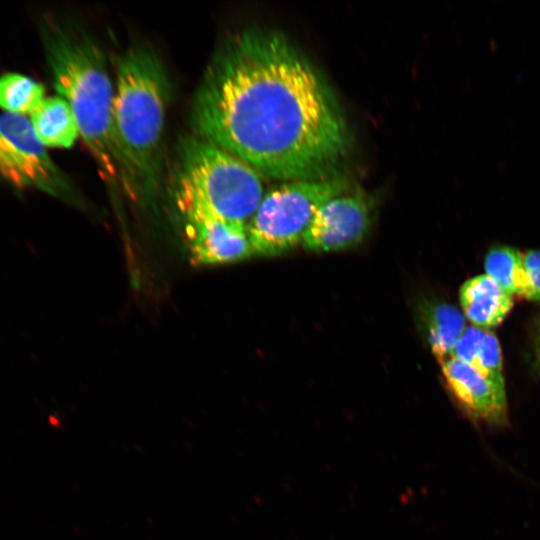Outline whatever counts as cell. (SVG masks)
Here are the masks:
<instances>
[{
    "mask_svg": "<svg viewBox=\"0 0 540 540\" xmlns=\"http://www.w3.org/2000/svg\"><path fill=\"white\" fill-rule=\"evenodd\" d=\"M198 137L267 176L326 178L348 147V130L328 87L280 33L250 28L225 39L199 84Z\"/></svg>",
    "mask_w": 540,
    "mask_h": 540,
    "instance_id": "obj_1",
    "label": "cell"
},
{
    "mask_svg": "<svg viewBox=\"0 0 540 540\" xmlns=\"http://www.w3.org/2000/svg\"><path fill=\"white\" fill-rule=\"evenodd\" d=\"M170 83L157 54L145 46L125 51L116 63L111 136L119 182L134 200L156 197L162 176V138Z\"/></svg>",
    "mask_w": 540,
    "mask_h": 540,
    "instance_id": "obj_2",
    "label": "cell"
},
{
    "mask_svg": "<svg viewBox=\"0 0 540 540\" xmlns=\"http://www.w3.org/2000/svg\"><path fill=\"white\" fill-rule=\"evenodd\" d=\"M40 34L55 89L70 105L101 177L119 182L111 136L114 90L105 53L88 33L51 17L40 23Z\"/></svg>",
    "mask_w": 540,
    "mask_h": 540,
    "instance_id": "obj_3",
    "label": "cell"
},
{
    "mask_svg": "<svg viewBox=\"0 0 540 540\" xmlns=\"http://www.w3.org/2000/svg\"><path fill=\"white\" fill-rule=\"evenodd\" d=\"M174 184L176 205H198L245 227L264 196L256 169L197 135L181 142Z\"/></svg>",
    "mask_w": 540,
    "mask_h": 540,
    "instance_id": "obj_4",
    "label": "cell"
},
{
    "mask_svg": "<svg viewBox=\"0 0 540 540\" xmlns=\"http://www.w3.org/2000/svg\"><path fill=\"white\" fill-rule=\"evenodd\" d=\"M340 177L296 180L264 194L247 231L253 256H275L302 242L319 208L345 192Z\"/></svg>",
    "mask_w": 540,
    "mask_h": 540,
    "instance_id": "obj_5",
    "label": "cell"
},
{
    "mask_svg": "<svg viewBox=\"0 0 540 540\" xmlns=\"http://www.w3.org/2000/svg\"><path fill=\"white\" fill-rule=\"evenodd\" d=\"M0 175L17 188H36L65 200L74 196L67 177L23 115L0 114Z\"/></svg>",
    "mask_w": 540,
    "mask_h": 540,
    "instance_id": "obj_6",
    "label": "cell"
},
{
    "mask_svg": "<svg viewBox=\"0 0 540 540\" xmlns=\"http://www.w3.org/2000/svg\"><path fill=\"white\" fill-rule=\"evenodd\" d=\"M370 223L371 208L365 196L345 191L319 208L301 243L314 252L350 248L362 241Z\"/></svg>",
    "mask_w": 540,
    "mask_h": 540,
    "instance_id": "obj_7",
    "label": "cell"
},
{
    "mask_svg": "<svg viewBox=\"0 0 540 540\" xmlns=\"http://www.w3.org/2000/svg\"><path fill=\"white\" fill-rule=\"evenodd\" d=\"M197 264H226L253 256L247 227L230 223L198 205H177Z\"/></svg>",
    "mask_w": 540,
    "mask_h": 540,
    "instance_id": "obj_8",
    "label": "cell"
},
{
    "mask_svg": "<svg viewBox=\"0 0 540 540\" xmlns=\"http://www.w3.org/2000/svg\"><path fill=\"white\" fill-rule=\"evenodd\" d=\"M440 364L451 392L472 416L492 424L506 422L505 385L494 382L472 366L453 358Z\"/></svg>",
    "mask_w": 540,
    "mask_h": 540,
    "instance_id": "obj_9",
    "label": "cell"
},
{
    "mask_svg": "<svg viewBox=\"0 0 540 540\" xmlns=\"http://www.w3.org/2000/svg\"><path fill=\"white\" fill-rule=\"evenodd\" d=\"M459 299L465 318L481 328L499 325L513 307V295L486 274L466 280Z\"/></svg>",
    "mask_w": 540,
    "mask_h": 540,
    "instance_id": "obj_10",
    "label": "cell"
},
{
    "mask_svg": "<svg viewBox=\"0 0 540 540\" xmlns=\"http://www.w3.org/2000/svg\"><path fill=\"white\" fill-rule=\"evenodd\" d=\"M450 358L468 364L494 382L505 385L501 347L491 329L467 326Z\"/></svg>",
    "mask_w": 540,
    "mask_h": 540,
    "instance_id": "obj_11",
    "label": "cell"
},
{
    "mask_svg": "<svg viewBox=\"0 0 540 540\" xmlns=\"http://www.w3.org/2000/svg\"><path fill=\"white\" fill-rule=\"evenodd\" d=\"M30 121L44 146L69 148L80 135L76 117L61 96L45 98Z\"/></svg>",
    "mask_w": 540,
    "mask_h": 540,
    "instance_id": "obj_12",
    "label": "cell"
},
{
    "mask_svg": "<svg viewBox=\"0 0 540 540\" xmlns=\"http://www.w3.org/2000/svg\"><path fill=\"white\" fill-rule=\"evenodd\" d=\"M466 318L455 306L440 303L433 306L427 316L428 341L437 360L442 363L452 351L466 329Z\"/></svg>",
    "mask_w": 540,
    "mask_h": 540,
    "instance_id": "obj_13",
    "label": "cell"
},
{
    "mask_svg": "<svg viewBox=\"0 0 540 540\" xmlns=\"http://www.w3.org/2000/svg\"><path fill=\"white\" fill-rule=\"evenodd\" d=\"M485 274L512 295L528 299L530 285L523 263L522 252L510 246H498L486 254Z\"/></svg>",
    "mask_w": 540,
    "mask_h": 540,
    "instance_id": "obj_14",
    "label": "cell"
},
{
    "mask_svg": "<svg viewBox=\"0 0 540 540\" xmlns=\"http://www.w3.org/2000/svg\"><path fill=\"white\" fill-rule=\"evenodd\" d=\"M42 84L18 73L0 76V107L8 113L34 112L44 100Z\"/></svg>",
    "mask_w": 540,
    "mask_h": 540,
    "instance_id": "obj_15",
    "label": "cell"
},
{
    "mask_svg": "<svg viewBox=\"0 0 540 540\" xmlns=\"http://www.w3.org/2000/svg\"><path fill=\"white\" fill-rule=\"evenodd\" d=\"M522 257L530 285L528 299L540 302V251L528 250Z\"/></svg>",
    "mask_w": 540,
    "mask_h": 540,
    "instance_id": "obj_16",
    "label": "cell"
},
{
    "mask_svg": "<svg viewBox=\"0 0 540 540\" xmlns=\"http://www.w3.org/2000/svg\"><path fill=\"white\" fill-rule=\"evenodd\" d=\"M536 356H537V362L540 369V322L537 329V335H536Z\"/></svg>",
    "mask_w": 540,
    "mask_h": 540,
    "instance_id": "obj_17",
    "label": "cell"
}]
</instances>
